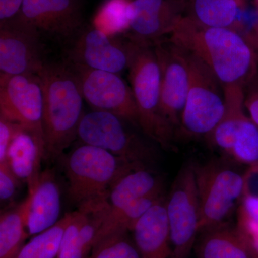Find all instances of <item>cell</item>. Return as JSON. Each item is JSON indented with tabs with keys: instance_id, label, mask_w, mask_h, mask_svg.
<instances>
[{
	"instance_id": "17",
	"label": "cell",
	"mask_w": 258,
	"mask_h": 258,
	"mask_svg": "<svg viewBox=\"0 0 258 258\" xmlns=\"http://www.w3.org/2000/svg\"><path fill=\"white\" fill-rule=\"evenodd\" d=\"M75 212L72 221L64 230L57 258H88L109 205L85 206Z\"/></svg>"
},
{
	"instance_id": "8",
	"label": "cell",
	"mask_w": 258,
	"mask_h": 258,
	"mask_svg": "<svg viewBox=\"0 0 258 258\" xmlns=\"http://www.w3.org/2000/svg\"><path fill=\"white\" fill-rule=\"evenodd\" d=\"M171 258H189L199 235L200 208L194 164L179 171L165 200Z\"/></svg>"
},
{
	"instance_id": "21",
	"label": "cell",
	"mask_w": 258,
	"mask_h": 258,
	"mask_svg": "<svg viewBox=\"0 0 258 258\" xmlns=\"http://www.w3.org/2000/svg\"><path fill=\"white\" fill-rule=\"evenodd\" d=\"M162 180L147 167L132 171L120 178L108 196L109 211H116L146 197L162 193Z\"/></svg>"
},
{
	"instance_id": "3",
	"label": "cell",
	"mask_w": 258,
	"mask_h": 258,
	"mask_svg": "<svg viewBox=\"0 0 258 258\" xmlns=\"http://www.w3.org/2000/svg\"><path fill=\"white\" fill-rule=\"evenodd\" d=\"M143 167L144 164L83 144L71 151L64 161L70 201L78 208L106 203L120 178Z\"/></svg>"
},
{
	"instance_id": "28",
	"label": "cell",
	"mask_w": 258,
	"mask_h": 258,
	"mask_svg": "<svg viewBox=\"0 0 258 258\" xmlns=\"http://www.w3.org/2000/svg\"><path fill=\"white\" fill-rule=\"evenodd\" d=\"M230 157L249 166L258 164V127L249 115L244 117L236 132Z\"/></svg>"
},
{
	"instance_id": "39",
	"label": "cell",
	"mask_w": 258,
	"mask_h": 258,
	"mask_svg": "<svg viewBox=\"0 0 258 258\" xmlns=\"http://www.w3.org/2000/svg\"><path fill=\"white\" fill-rule=\"evenodd\" d=\"M256 55H257V58L258 61V51H256Z\"/></svg>"
},
{
	"instance_id": "38",
	"label": "cell",
	"mask_w": 258,
	"mask_h": 258,
	"mask_svg": "<svg viewBox=\"0 0 258 258\" xmlns=\"http://www.w3.org/2000/svg\"><path fill=\"white\" fill-rule=\"evenodd\" d=\"M255 6H256V8H257V13H258V2L257 1H255Z\"/></svg>"
},
{
	"instance_id": "14",
	"label": "cell",
	"mask_w": 258,
	"mask_h": 258,
	"mask_svg": "<svg viewBox=\"0 0 258 258\" xmlns=\"http://www.w3.org/2000/svg\"><path fill=\"white\" fill-rule=\"evenodd\" d=\"M18 18L42 36L71 42L83 29L82 0H25Z\"/></svg>"
},
{
	"instance_id": "10",
	"label": "cell",
	"mask_w": 258,
	"mask_h": 258,
	"mask_svg": "<svg viewBox=\"0 0 258 258\" xmlns=\"http://www.w3.org/2000/svg\"><path fill=\"white\" fill-rule=\"evenodd\" d=\"M154 46L161 71V113L176 135L181 128V116L189 91L186 52L169 39L157 42Z\"/></svg>"
},
{
	"instance_id": "25",
	"label": "cell",
	"mask_w": 258,
	"mask_h": 258,
	"mask_svg": "<svg viewBox=\"0 0 258 258\" xmlns=\"http://www.w3.org/2000/svg\"><path fill=\"white\" fill-rule=\"evenodd\" d=\"M162 199V193L155 194L137 200L116 211H109L108 208L94 244L114 232H132L137 222Z\"/></svg>"
},
{
	"instance_id": "32",
	"label": "cell",
	"mask_w": 258,
	"mask_h": 258,
	"mask_svg": "<svg viewBox=\"0 0 258 258\" xmlns=\"http://www.w3.org/2000/svg\"><path fill=\"white\" fill-rule=\"evenodd\" d=\"M244 108L258 127V73L244 88Z\"/></svg>"
},
{
	"instance_id": "24",
	"label": "cell",
	"mask_w": 258,
	"mask_h": 258,
	"mask_svg": "<svg viewBox=\"0 0 258 258\" xmlns=\"http://www.w3.org/2000/svg\"><path fill=\"white\" fill-rule=\"evenodd\" d=\"M31 203V195L0 217V258H13L29 237L27 225Z\"/></svg>"
},
{
	"instance_id": "34",
	"label": "cell",
	"mask_w": 258,
	"mask_h": 258,
	"mask_svg": "<svg viewBox=\"0 0 258 258\" xmlns=\"http://www.w3.org/2000/svg\"><path fill=\"white\" fill-rule=\"evenodd\" d=\"M25 0H0V24L11 21L21 13Z\"/></svg>"
},
{
	"instance_id": "16",
	"label": "cell",
	"mask_w": 258,
	"mask_h": 258,
	"mask_svg": "<svg viewBox=\"0 0 258 258\" xmlns=\"http://www.w3.org/2000/svg\"><path fill=\"white\" fill-rule=\"evenodd\" d=\"M45 159L43 136L20 125L10 144L6 161L15 175L28 185V191L36 186Z\"/></svg>"
},
{
	"instance_id": "33",
	"label": "cell",
	"mask_w": 258,
	"mask_h": 258,
	"mask_svg": "<svg viewBox=\"0 0 258 258\" xmlns=\"http://www.w3.org/2000/svg\"><path fill=\"white\" fill-rule=\"evenodd\" d=\"M20 126L0 116V164L6 161L10 144Z\"/></svg>"
},
{
	"instance_id": "37",
	"label": "cell",
	"mask_w": 258,
	"mask_h": 258,
	"mask_svg": "<svg viewBox=\"0 0 258 258\" xmlns=\"http://www.w3.org/2000/svg\"><path fill=\"white\" fill-rule=\"evenodd\" d=\"M244 37L254 50L258 51V22Z\"/></svg>"
},
{
	"instance_id": "29",
	"label": "cell",
	"mask_w": 258,
	"mask_h": 258,
	"mask_svg": "<svg viewBox=\"0 0 258 258\" xmlns=\"http://www.w3.org/2000/svg\"><path fill=\"white\" fill-rule=\"evenodd\" d=\"M88 258H142L134 239L128 232H117L106 236L93 245Z\"/></svg>"
},
{
	"instance_id": "19",
	"label": "cell",
	"mask_w": 258,
	"mask_h": 258,
	"mask_svg": "<svg viewBox=\"0 0 258 258\" xmlns=\"http://www.w3.org/2000/svg\"><path fill=\"white\" fill-rule=\"evenodd\" d=\"M31 195L29 212V237H33L50 228L60 220L61 195L55 174L50 169L42 171Z\"/></svg>"
},
{
	"instance_id": "1",
	"label": "cell",
	"mask_w": 258,
	"mask_h": 258,
	"mask_svg": "<svg viewBox=\"0 0 258 258\" xmlns=\"http://www.w3.org/2000/svg\"><path fill=\"white\" fill-rule=\"evenodd\" d=\"M168 39L203 61L223 86L244 88L258 73L256 51L234 29L206 26L185 15Z\"/></svg>"
},
{
	"instance_id": "5",
	"label": "cell",
	"mask_w": 258,
	"mask_h": 258,
	"mask_svg": "<svg viewBox=\"0 0 258 258\" xmlns=\"http://www.w3.org/2000/svg\"><path fill=\"white\" fill-rule=\"evenodd\" d=\"M186 52L189 86L179 134L183 133L186 137H208L225 113L223 86L203 61Z\"/></svg>"
},
{
	"instance_id": "26",
	"label": "cell",
	"mask_w": 258,
	"mask_h": 258,
	"mask_svg": "<svg viewBox=\"0 0 258 258\" xmlns=\"http://www.w3.org/2000/svg\"><path fill=\"white\" fill-rule=\"evenodd\" d=\"M132 18V0H105L93 17V26L117 37L128 33Z\"/></svg>"
},
{
	"instance_id": "7",
	"label": "cell",
	"mask_w": 258,
	"mask_h": 258,
	"mask_svg": "<svg viewBox=\"0 0 258 258\" xmlns=\"http://www.w3.org/2000/svg\"><path fill=\"white\" fill-rule=\"evenodd\" d=\"M129 124L118 115L93 110L83 114L78 138L83 144L101 148L117 157L146 166V163L154 159V148L129 128Z\"/></svg>"
},
{
	"instance_id": "11",
	"label": "cell",
	"mask_w": 258,
	"mask_h": 258,
	"mask_svg": "<svg viewBox=\"0 0 258 258\" xmlns=\"http://www.w3.org/2000/svg\"><path fill=\"white\" fill-rule=\"evenodd\" d=\"M42 37L18 18L0 24V75H37L46 62Z\"/></svg>"
},
{
	"instance_id": "9",
	"label": "cell",
	"mask_w": 258,
	"mask_h": 258,
	"mask_svg": "<svg viewBox=\"0 0 258 258\" xmlns=\"http://www.w3.org/2000/svg\"><path fill=\"white\" fill-rule=\"evenodd\" d=\"M69 64L79 80L83 98L93 111L113 113L140 129L133 91L118 74Z\"/></svg>"
},
{
	"instance_id": "15",
	"label": "cell",
	"mask_w": 258,
	"mask_h": 258,
	"mask_svg": "<svg viewBox=\"0 0 258 258\" xmlns=\"http://www.w3.org/2000/svg\"><path fill=\"white\" fill-rule=\"evenodd\" d=\"M133 18L127 38L154 45L170 35L186 15L185 0H132Z\"/></svg>"
},
{
	"instance_id": "4",
	"label": "cell",
	"mask_w": 258,
	"mask_h": 258,
	"mask_svg": "<svg viewBox=\"0 0 258 258\" xmlns=\"http://www.w3.org/2000/svg\"><path fill=\"white\" fill-rule=\"evenodd\" d=\"M134 43L128 78L138 108L139 126L162 149H171L176 135L161 111V71L155 49L154 45Z\"/></svg>"
},
{
	"instance_id": "36",
	"label": "cell",
	"mask_w": 258,
	"mask_h": 258,
	"mask_svg": "<svg viewBox=\"0 0 258 258\" xmlns=\"http://www.w3.org/2000/svg\"><path fill=\"white\" fill-rule=\"evenodd\" d=\"M239 207L258 223V197L242 196Z\"/></svg>"
},
{
	"instance_id": "13",
	"label": "cell",
	"mask_w": 258,
	"mask_h": 258,
	"mask_svg": "<svg viewBox=\"0 0 258 258\" xmlns=\"http://www.w3.org/2000/svg\"><path fill=\"white\" fill-rule=\"evenodd\" d=\"M71 42L70 64L116 74L128 69L134 45L130 39L118 40L93 26L83 29Z\"/></svg>"
},
{
	"instance_id": "30",
	"label": "cell",
	"mask_w": 258,
	"mask_h": 258,
	"mask_svg": "<svg viewBox=\"0 0 258 258\" xmlns=\"http://www.w3.org/2000/svg\"><path fill=\"white\" fill-rule=\"evenodd\" d=\"M237 225L242 240L245 242L254 258H258V223L251 219L240 208H237Z\"/></svg>"
},
{
	"instance_id": "12",
	"label": "cell",
	"mask_w": 258,
	"mask_h": 258,
	"mask_svg": "<svg viewBox=\"0 0 258 258\" xmlns=\"http://www.w3.org/2000/svg\"><path fill=\"white\" fill-rule=\"evenodd\" d=\"M43 91L37 75H0V116L43 136Z\"/></svg>"
},
{
	"instance_id": "23",
	"label": "cell",
	"mask_w": 258,
	"mask_h": 258,
	"mask_svg": "<svg viewBox=\"0 0 258 258\" xmlns=\"http://www.w3.org/2000/svg\"><path fill=\"white\" fill-rule=\"evenodd\" d=\"M186 15L210 27L237 30L239 15L245 10V0H185Z\"/></svg>"
},
{
	"instance_id": "20",
	"label": "cell",
	"mask_w": 258,
	"mask_h": 258,
	"mask_svg": "<svg viewBox=\"0 0 258 258\" xmlns=\"http://www.w3.org/2000/svg\"><path fill=\"white\" fill-rule=\"evenodd\" d=\"M200 233L196 247L199 258H254L236 227L227 222Z\"/></svg>"
},
{
	"instance_id": "22",
	"label": "cell",
	"mask_w": 258,
	"mask_h": 258,
	"mask_svg": "<svg viewBox=\"0 0 258 258\" xmlns=\"http://www.w3.org/2000/svg\"><path fill=\"white\" fill-rule=\"evenodd\" d=\"M225 113L222 119L207 138L214 147L230 157L235 135L241 121L245 116L244 88L240 85L223 86Z\"/></svg>"
},
{
	"instance_id": "2",
	"label": "cell",
	"mask_w": 258,
	"mask_h": 258,
	"mask_svg": "<svg viewBox=\"0 0 258 258\" xmlns=\"http://www.w3.org/2000/svg\"><path fill=\"white\" fill-rule=\"evenodd\" d=\"M37 76L43 91L45 159H55L78 137L84 114V98L77 76L69 63L46 62Z\"/></svg>"
},
{
	"instance_id": "18",
	"label": "cell",
	"mask_w": 258,
	"mask_h": 258,
	"mask_svg": "<svg viewBox=\"0 0 258 258\" xmlns=\"http://www.w3.org/2000/svg\"><path fill=\"white\" fill-rule=\"evenodd\" d=\"M132 232L142 258H171L165 199L154 205L137 222Z\"/></svg>"
},
{
	"instance_id": "40",
	"label": "cell",
	"mask_w": 258,
	"mask_h": 258,
	"mask_svg": "<svg viewBox=\"0 0 258 258\" xmlns=\"http://www.w3.org/2000/svg\"><path fill=\"white\" fill-rule=\"evenodd\" d=\"M255 1H257L258 2V0H255Z\"/></svg>"
},
{
	"instance_id": "27",
	"label": "cell",
	"mask_w": 258,
	"mask_h": 258,
	"mask_svg": "<svg viewBox=\"0 0 258 258\" xmlns=\"http://www.w3.org/2000/svg\"><path fill=\"white\" fill-rule=\"evenodd\" d=\"M74 216L75 212L66 214L55 225L33 236L13 258H57L64 230Z\"/></svg>"
},
{
	"instance_id": "31",
	"label": "cell",
	"mask_w": 258,
	"mask_h": 258,
	"mask_svg": "<svg viewBox=\"0 0 258 258\" xmlns=\"http://www.w3.org/2000/svg\"><path fill=\"white\" fill-rule=\"evenodd\" d=\"M20 180L15 175L10 169L8 162L0 164V199L2 202H8L13 200L19 184Z\"/></svg>"
},
{
	"instance_id": "35",
	"label": "cell",
	"mask_w": 258,
	"mask_h": 258,
	"mask_svg": "<svg viewBox=\"0 0 258 258\" xmlns=\"http://www.w3.org/2000/svg\"><path fill=\"white\" fill-rule=\"evenodd\" d=\"M243 175L244 186L242 196L258 197V164L249 166Z\"/></svg>"
},
{
	"instance_id": "6",
	"label": "cell",
	"mask_w": 258,
	"mask_h": 258,
	"mask_svg": "<svg viewBox=\"0 0 258 258\" xmlns=\"http://www.w3.org/2000/svg\"><path fill=\"white\" fill-rule=\"evenodd\" d=\"M200 208L199 233L227 222L244 192L243 174L217 161L194 165Z\"/></svg>"
}]
</instances>
